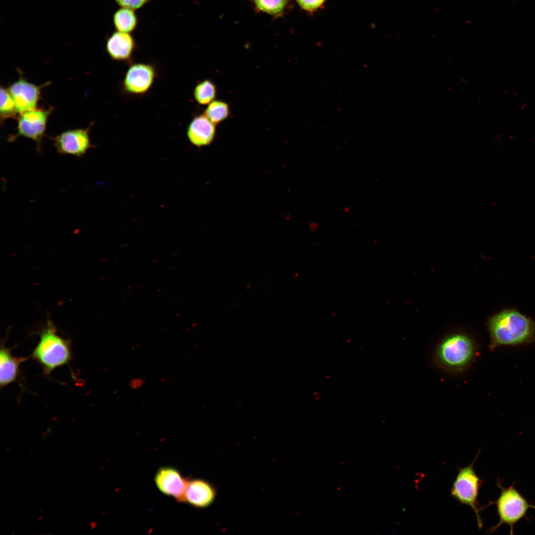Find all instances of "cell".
Listing matches in <instances>:
<instances>
[{
	"instance_id": "1",
	"label": "cell",
	"mask_w": 535,
	"mask_h": 535,
	"mask_svg": "<svg viewBox=\"0 0 535 535\" xmlns=\"http://www.w3.org/2000/svg\"><path fill=\"white\" fill-rule=\"evenodd\" d=\"M487 325L491 351L501 346L530 343L535 339V321L516 310L505 309L492 315Z\"/></svg>"
},
{
	"instance_id": "21",
	"label": "cell",
	"mask_w": 535,
	"mask_h": 535,
	"mask_svg": "<svg viewBox=\"0 0 535 535\" xmlns=\"http://www.w3.org/2000/svg\"><path fill=\"white\" fill-rule=\"evenodd\" d=\"M115 1L121 7L136 10L143 7L150 1V0H115Z\"/></svg>"
},
{
	"instance_id": "10",
	"label": "cell",
	"mask_w": 535,
	"mask_h": 535,
	"mask_svg": "<svg viewBox=\"0 0 535 535\" xmlns=\"http://www.w3.org/2000/svg\"><path fill=\"white\" fill-rule=\"evenodd\" d=\"M20 75L19 79L7 88L19 114L37 108L41 88L45 85L37 86Z\"/></svg>"
},
{
	"instance_id": "14",
	"label": "cell",
	"mask_w": 535,
	"mask_h": 535,
	"mask_svg": "<svg viewBox=\"0 0 535 535\" xmlns=\"http://www.w3.org/2000/svg\"><path fill=\"white\" fill-rule=\"evenodd\" d=\"M215 126L204 114L196 115L187 127V137L191 144L196 147L208 146L214 138Z\"/></svg>"
},
{
	"instance_id": "11",
	"label": "cell",
	"mask_w": 535,
	"mask_h": 535,
	"mask_svg": "<svg viewBox=\"0 0 535 535\" xmlns=\"http://www.w3.org/2000/svg\"><path fill=\"white\" fill-rule=\"evenodd\" d=\"M216 488L208 481L201 479L187 480L183 503L197 508H205L214 501Z\"/></svg>"
},
{
	"instance_id": "4",
	"label": "cell",
	"mask_w": 535,
	"mask_h": 535,
	"mask_svg": "<svg viewBox=\"0 0 535 535\" xmlns=\"http://www.w3.org/2000/svg\"><path fill=\"white\" fill-rule=\"evenodd\" d=\"M496 483L501 491L494 502L499 521L488 532L491 534L502 525L506 524L510 527V535H513L514 525L526 516L529 509H535V505L530 504L513 486L505 488L499 482Z\"/></svg>"
},
{
	"instance_id": "12",
	"label": "cell",
	"mask_w": 535,
	"mask_h": 535,
	"mask_svg": "<svg viewBox=\"0 0 535 535\" xmlns=\"http://www.w3.org/2000/svg\"><path fill=\"white\" fill-rule=\"evenodd\" d=\"M29 358L13 355L11 348L6 347L4 341H1L0 349V389L13 382L18 383L21 389L23 388V376L20 366Z\"/></svg>"
},
{
	"instance_id": "3",
	"label": "cell",
	"mask_w": 535,
	"mask_h": 535,
	"mask_svg": "<svg viewBox=\"0 0 535 535\" xmlns=\"http://www.w3.org/2000/svg\"><path fill=\"white\" fill-rule=\"evenodd\" d=\"M476 352L473 338L467 333L457 332L446 335L440 340L434 357L441 368L452 373H459L471 364Z\"/></svg>"
},
{
	"instance_id": "18",
	"label": "cell",
	"mask_w": 535,
	"mask_h": 535,
	"mask_svg": "<svg viewBox=\"0 0 535 535\" xmlns=\"http://www.w3.org/2000/svg\"><path fill=\"white\" fill-rule=\"evenodd\" d=\"M0 116L2 124L9 118H17L18 113L14 102L7 88L0 87Z\"/></svg>"
},
{
	"instance_id": "5",
	"label": "cell",
	"mask_w": 535,
	"mask_h": 535,
	"mask_svg": "<svg viewBox=\"0 0 535 535\" xmlns=\"http://www.w3.org/2000/svg\"><path fill=\"white\" fill-rule=\"evenodd\" d=\"M479 454L472 463L464 468L458 467V473L454 481L451 490V496L460 504L471 507L476 517L478 527H482V522L480 512V507L478 501L480 488L483 482L476 473L474 465Z\"/></svg>"
},
{
	"instance_id": "6",
	"label": "cell",
	"mask_w": 535,
	"mask_h": 535,
	"mask_svg": "<svg viewBox=\"0 0 535 535\" xmlns=\"http://www.w3.org/2000/svg\"><path fill=\"white\" fill-rule=\"evenodd\" d=\"M52 111L51 108H37L19 114L17 118V132L9 136L8 141L12 142L19 137L31 139L36 143L37 150L40 153Z\"/></svg>"
},
{
	"instance_id": "20",
	"label": "cell",
	"mask_w": 535,
	"mask_h": 535,
	"mask_svg": "<svg viewBox=\"0 0 535 535\" xmlns=\"http://www.w3.org/2000/svg\"><path fill=\"white\" fill-rule=\"evenodd\" d=\"M326 0H296L298 5L304 10L313 12L320 8Z\"/></svg>"
},
{
	"instance_id": "23",
	"label": "cell",
	"mask_w": 535,
	"mask_h": 535,
	"mask_svg": "<svg viewBox=\"0 0 535 535\" xmlns=\"http://www.w3.org/2000/svg\"><path fill=\"white\" fill-rule=\"evenodd\" d=\"M90 524V525H91V528L92 529H94L95 528H96V526H97V525H96L97 523H95V522H91Z\"/></svg>"
},
{
	"instance_id": "8",
	"label": "cell",
	"mask_w": 535,
	"mask_h": 535,
	"mask_svg": "<svg viewBox=\"0 0 535 535\" xmlns=\"http://www.w3.org/2000/svg\"><path fill=\"white\" fill-rule=\"evenodd\" d=\"M90 126L86 128L68 130L53 138L56 152L61 155L83 157L90 148L94 147L89 136Z\"/></svg>"
},
{
	"instance_id": "9",
	"label": "cell",
	"mask_w": 535,
	"mask_h": 535,
	"mask_svg": "<svg viewBox=\"0 0 535 535\" xmlns=\"http://www.w3.org/2000/svg\"><path fill=\"white\" fill-rule=\"evenodd\" d=\"M187 480L175 468L165 466L160 468L155 476V482L162 494L183 503Z\"/></svg>"
},
{
	"instance_id": "15",
	"label": "cell",
	"mask_w": 535,
	"mask_h": 535,
	"mask_svg": "<svg viewBox=\"0 0 535 535\" xmlns=\"http://www.w3.org/2000/svg\"><path fill=\"white\" fill-rule=\"evenodd\" d=\"M113 22L117 31L131 33L137 26L138 17L134 10L121 7L114 12Z\"/></svg>"
},
{
	"instance_id": "17",
	"label": "cell",
	"mask_w": 535,
	"mask_h": 535,
	"mask_svg": "<svg viewBox=\"0 0 535 535\" xmlns=\"http://www.w3.org/2000/svg\"><path fill=\"white\" fill-rule=\"evenodd\" d=\"M204 114L216 125L228 118L229 106L223 101L214 100L208 105Z\"/></svg>"
},
{
	"instance_id": "22",
	"label": "cell",
	"mask_w": 535,
	"mask_h": 535,
	"mask_svg": "<svg viewBox=\"0 0 535 535\" xmlns=\"http://www.w3.org/2000/svg\"><path fill=\"white\" fill-rule=\"evenodd\" d=\"M145 383V381L141 378H135L131 380L129 382V385L131 388L137 389L142 386Z\"/></svg>"
},
{
	"instance_id": "7",
	"label": "cell",
	"mask_w": 535,
	"mask_h": 535,
	"mask_svg": "<svg viewBox=\"0 0 535 535\" xmlns=\"http://www.w3.org/2000/svg\"><path fill=\"white\" fill-rule=\"evenodd\" d=\"M151 64L132 63L127 69L122 82L123 90L131 95L146 94L153 86L157 72Z\"/></svg>"
},
{
	"instance_id": "2",
	"label": "cell",
	"mask_w": 535,
	"mask_h": 535,
	"mask_svg": "<svg viewBox=\"0 0 535 535\" xmlns=\"http://www.w3.org/2000/svg\"><path fill=\"white\" fill-rule=\"evenodd\" d=\"M31 357L41 366L44 375L50 377L54 370L69 365L72 361L71 341L60 336L54 324L48 321Z\"/></svg>"
},
{
	"instance_id": "19",
	"label": "cell",
	"mask_w": 535,
	"mask_h": 535,
	"mask_svg": "<svg viewBox=\"0 0 535 535\" xmlns=\"http://www.w3.org/2000/svg\"><path fill=\"white\" fill-rule=\"evenodd\" d=\"M260 10L270 15H277L283 11L289 0H253Z\"/></svg>"
},
{
	"instance_id": "24",
	"label": "cell",
	"mask_w": 535,
	"mask_h": 535,
	"mask_svg": "<svg viewBox=\"0 0 535 535\" xmlns=\"http://www.w3.org/2000/svg\"><path fill=\"white\" fill-rule=\"evenodd\" d=\"M43 517H39V518L38 519V521H40V520H42V519H43Z\"/></svg>"
},
{
	"instance_id": "13",
	"label": "cell",
	"mask_w": 535,
	"mask_h": 535,
	"mask_svg": "<svg viewBox=\"0 0 535 535\" xmlns=\"http://www.w3.org/2000/svg\"><path fill=\"white\" fill-rule=\"evenodd\" d=\"M136 43L130 33L116 31L107 39V52L115 61L131 62Z\"/></svg>"
},
{
	"instance_id": "16",
	"label": "cell",
	"mask_w": 535,
	"mask_h": 535,
	"mask_svg": "<svg viewBox=\"0 0 535 535\" xmlns=\"http://www.w3.org/2000/svg\"><path fill=\"white\" fill-rule=\"evenodd\" d=\"M217 89L215 85L209 79L199 82L195 87L193 96L197 103L201 105H208L216 97Z\"/></svg>"
}]
</instances>
